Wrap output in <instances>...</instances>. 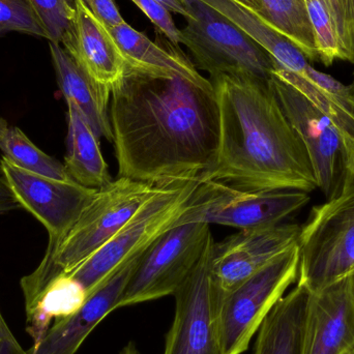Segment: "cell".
<instances>
[{"label": "cell", "mask_w": 354, "mask_h": 354, "mask_svg": "<svg viewBox=\"0 0 354 354\" xmlns=\"http://www.w3.org/2000/svg\"><path fill=\"white\" fill-rule=\"evenodd\" d=\"M270 85L293 130L307 149L317 189L326 200L340 194L354 147L338 127L303 93L272 74Z\"/></svg>", "instance_id": "10"}, {"label": "cell", "mask_w": 354, "mask_h": 354, "mask_svg": "<svg viewBox=\"0 0 354 354\" xmlns=\"http://www.w3.org/2000/svg\"><path fill=\"white\" fill-rule=\"evenodd\" d=\"M310 195L297 189L248 191L218 181L200 183L189 209L178 225L205 223L233 228H266L282 224L309 203Z\"/></svg>", "instance_id": "9"}, {"label": "cell", "mask_w": 354, "mask_h": 354, "mask_svg": "<svg viewBox=\"0 0 354 354\" xmlns=\"http://www.w3.org/2000/svg\"><path fill=\"white\" fill-rule=\"evenodd\" d=\"M305 76L312 82L315 83L322 91L340 102L341 105L354 115V93L351 91L349 85L343 84L330 75L316 70L311 64L307 66Z\"/></svg>", "instance_id": "30"}, {"label": "cell", "mask_w": 354, "mask_h": 354, "mask_svg": "<svg viewBox=\"0 0 354 354\" xmlns=\"http://www.w3.org/2000/svg\"><path fill=\"white\" fill-rule=\"evenodd\" d=\"M141 12L159 28L162 33L174 45L179 44L185 45V37L183 32L177 28L171 12L168 10L161 2L158 0H132Z\"/></svg>", "instance_id": "29"}, {"label": "cell", "mask_w": 354, "mask_h": 354, "mask_svg": "<svg viewBox=\"0 0 354 354\" xmlns=\"http://www.w3.org/2000/svg\"><path fill=\"white\" fill-rule=\"evenodd\" d=\"M10 328H8V324H6V320L2 317L1 312H0V341L2 339L6 338V336L10 334Z\"/></svg>", "instance_id": "37"}, {"label": "cell", "mask_w": 354, "mask_h": 354, "mask_svg": "<svg viewBox=\"0 0 354 354\" xmlns=\"http://www.w3.org/2000/svg\"><path fill=\"white\" fill-rule=\"evenodd\" d=\"M93 16L107 28L126 22L113 0H82Z\"/></svg>", "instance_id": "31"}, {"label": "cell", "mask_w": 354, "mask_h": 354, "mask_svg": "<svg viewBox=\"0 0 354 354\" xmlns=\"http://www.w3.org/2000/svg\"><path fill=\"white\" fill-rule=\"evenodd\" d=\"M161 2L168 10L180 15L187 18L189 16V6L187 0H158Z\"/></svg>", "instance_id": "34"}, {"label": "cell", "mask_w": 354, "mask_h": 354, "mask_svg": "<svg viewBox=\"0 0 354 354\" xmlns=\"http://www.w3.org/2000/svg\"><path fill=\"white\" fill-rule=\"evenodd\" d=\"M10 32L26 33L49 41L29 0H0V37Z\"/></svg>", "instance_id": "26"}, {"label": "cell", "mask_w": 354, "mask_h": 354, "mask_svg": "<svg viewBox=\"0 0 354 354\" xmlns=\"http://www.w3.org/2000/svg\"><path fill=\"white\" fill-rule=\"evenodd\" d=\"M164 185L118 177L99 189L78 220L43 260L23 277L25 307L30 306L57 277L68 274L107 243Z\"/></svg>", "instance_id": "3"}, {"label": "cell", "mask_w": 354, "mask_h": 354, "mask_svg": "<svg viewBox=\"0 0 354 354\" xmlns=\"http://www.w3.org/2000/svg\"><path fill=\"white\" fill-rule=\"evenodd\" d=\"M301 226L282 224L245 229L214 243L212 279L218 297L236 288L270 261L297 245Z\"/></svg>", "instance_id": "13"}, {"label": "cell", "mask_w": 354, "mask_h": 354, "mask_svg": "<svg viewBox=\"0 0 354 354\" xmlns=\"http://www.w3.org/2000/svg\"><path fill=\"white\" fill-rule=\"evenodd\" d=\"M75 10L74 23L60 45L95 82L112 89L126 72L120 50L82 0H76Z\"/></svg>", "instance_id": "16"}, {"label": "cell", "mask_w": 354, "mask_h": 354, "mask_svg": "<svg viewBox=\"0 0 354 354\" xmlns=\"http://www.w3.org/2000/svg\"><path fill=\"white\" fill-rule=\"evenodd\" d=\"M112 143L118 177L155 185L199 180L218 141L214 87L126 70L112 87Z\"/></svg>", "instance_id": "1"}, {"label": "cell", "mask_w": 354, "mask_h": 354, "mask_svg": "<svg viewBox=\"0 0 354 354\" xmlns=\"http://www.w3.org/2000/svg\"><path fill=\"white\" fill-rule=\"evenodd\" d=\"M354 348V272L310 291L301 354H345Z\"/></svg>", "instance_id": "14"}, {"label": "cell", "mask_w": 354, "mask_h": 354, "mask_svg": "<svg viewBox=\"0 0 354 354\" xmlns=\"http://www.w3.org/2000/svg\"><path fill=\"white\" fill-rule=\"evenodd\" d=\"M0 354H29L19 344L14 335L10 333L6 338L0 341Z\"/></svg>", "instance_id": "33"}, {"label": "cell", "mask_w": 354, "mask_h": 354, "mask_svg": "<svg viewBox=\"0 0 354 354\" xmlns=\"http://www.w3.org/2000/svg\"><path fill=\"white\" fill-rule=\"evenodd\" d=\"M201 1L226 17L235 26L249 35L270 56L274 66L305 76L307 66L310 64L307 57L257 12L250 10L237 0Z\"/></svg>", "instance_id": "20"}, {"label": "cell", "mask_w": 354, "mask_h": 354, "mask_svg": "<svg viewBox=\"0 0 354 354\" xmlns=\"http://www.w3.org/2000/svg\"><path fill=\"white\" fill-rule=\"evenodd\" d=\"M309 295L297 283L276 304L258 330L253 354H301Z\"/></svg>", "instance_id": "19"}, {"label": "cell", "mask_w": 354, "mask_h": 354, "mask_svg": "<svg viewBox=\"0 0 354 354\" xmlns=\"http://www.w3.org/2000/svg\"><path fill=\"white\" fill-rule=\"evenodd\" d=\"M18 208H21L20 204L18 203L12 192L8 189V185L0 172V214L12 212Z\"/></svg>", "instance_id": "32"}, {"label": "cell", "mask_w": 354, "mask_h": 354, "mask_svg": "<svg viewBox=\"0 0 354 354\" xmlns=\"http://www.w3.org/2000/svg\"><path fill=\"white\" fill-rule=\"evenodd\" d=\"M0 151L8 161L26 171L62 180H73L64 164L35 147L18 127H8L0 136Z\"/></svg>", "instance_id": "24"}, {"label": "cell", "mask_w": 354, "mask_h": 354, "mask_svg": "<svg viewBox=\"0 0 354 354\" xmlns=\"http://www.w3.org/2000/svg\"><path fill=\"white\" fill-rule=\"evenodd\" d=\"M0 172L21 207L45 227L49 235L47 248L57 245L97 191L74 180L26 171L4 157L0 161Z\"/></svg>", "instance_id": "11"}, {"label": "cell", "mask_w": 354, "mask_h": 354, "mask_svg": "<svg viewBox=\"0 0 354 354\" xmlns=\"http://www.w3.org/2000/svg\"><path fill=\"white\" fill-rule=\"evenodd\" d=\"M187 6L181 32L198 68L212 79L228 75L270 80L274 62L249 35L201 0H187Z\"/></svg>", "instance_id": "7"}, {"label": "cell", "mask_w": 354, "mask_h": 354, "mask_svg": "<svg viewBox=\"0 0 354 354\" xmlns=\"http://www.w3.org/2000/svg\"><path fill=\"white\" fill-rule=\"evenodd\" d=\"M210 241L201 259L174 293L176 309L163 354H221L216 332L220 297L212 279Z\"/></svg>", "instance_id": "12"}, {"label": "cell", "mask_w": 354, "mask_h": 354, "mask_svg": "<svg viewBox=\"0 0 354 354\" xmlns=\"http://www.w3.org/2000/svg\"><path fill=\"white\" fill-rule=\"evenodd\" d=\"M68 1L70 2V3L72 4V6L75 8V3H76V0H68Z\"/></svg>", "instance_id": "40"}, {"label": "cell", "mask_w": 354, "mask_h": 354, "mask_svg": "<svg viewBox=\"0 0 354 354\" xmlns=\"http://www.w3.org/2000/svg\"><path fill=\"white\" fill-rule=\"evenodd\" d=\"M218 108V141L212 165L200 183L218 181L248 191L317 189L299 137L264 81L250 77L212 79Z\"/></svg>", "instance_id": "2"}, {"label": "cell", "mask_w": 354, "mask_h": 354, "mask_svg": "<svg viewBox=\"0 0 354 354\" xmlns=\"http://www.w3.org/2000/svg\"><path fill=\"white\" fill-rule=\"evenodd\" d=\"M212 239L205 223L178 225L164 233L139 258L118 309L174 295Z\"/></svg>", "instance_id": "8"}, {"label": "cell", "mask_w": 354, "mask_h": 354, "mask_svg": "<svg viewBox=\"0 0 354 354\" xmlns=\"http://www.w3.org/2000/svg\"><path fill=\"white\" fill-rule=\"evenodd\" d=\"M260 16L282 33L307 59L318 60L315 39L304 0H260ZM259 15V14H258Z\"/></svg>", "instance_id": "23"}, {"label": "cell", "mask_w": 354, "mask_h": 354, "mask_svg": "<svg viewBox=\"0 0 354 354\" xmlns=\"http://www.w3.org/2000/svg\"><path fill=\"white\" fill-rule=\"evenodd\" d=\"M299 250L295 245L236 288L220 297L216 332L221 354H243L262 322L299 278Z\"/></svg>", "instance_id": "6"}, {"label": "cell", "mask_w": 354, "mask_h": 354, "mask_svg": "<svg viewBox=\"0 0 354 354\" xmlns=\"http://www.w3.org/2000/svg\"><path fill=\"white\" fill-rule=\"evenodd\" d=\"M142 253L122 264L88 299L79 311L52 324L41 342L29 354H76L93 330L112 312L138 263Z\"/></svg>", "instance_id": "15"}, {"label": "cell", "mask_w": 354, "mask_h": 354, "mask_svg": "<svg viewBox=\"0 0 354 354\" xmlns=\"http://www.w3.org/2000/svg\"><path fill=\"white\" fill-rule=\"evenodd\" d=\"M88 299L84 287L70 274L54 279L26 310V332L39 344L51 324L76 313Z\"/></svg>", "instance_id": "22"}, {"label": "cell", "mask_w": 354, "mask_h": 354, "mask_svg": "<svg viewBox=\"0 0 354 354\" xmlns=\"http://www.w3.org/2000/svg\"><path fill=\"white\" fill-rule=\"evenodd\" d=\"M8 122L4 118H0V136L6 132V129L8 128Z\"/></svg>", "instance_id": "38"}, {"label": "cell", "mask_w": 354, "mask_h": 354, "mask_svg": "<svg viewBox=\"0 0 354 354\" xmlns=\"http://www.w3.org/2000/svg\"><path fill=\"white\" fill-rule=\"evenodd\" d=\"M315 39L318 60L326 66L342 59L336 23L326 0H304Z\"/></svg>", "instance_id": "25"}, {"label": "cell", "mask_w": 354, "mask_h": 354, "mask_svg": "<svg viewBox=\"0 0 354 354\" xmlns=\"http://www.w3.org/2000/svg\"><path fill=\"white\" fill-rule=\"evenodd\" d=\"M64 167L73 180L91 189H102L113 180L102 153L100 139L72 105H68Z\"/></svg>", "instance_id": "21"}, {"label": "cell", "mask_w": 354, "mask_h": 354, "mask_svg": "<svg viewBox=\"0 0 354 354\" xmlns=\"http://www.w3.org/2000/svg\"><path fill=\"white\" fill-rule=\"evenodd\" d=\"M345 354H354V348L351 349V351H349L348 353H346Z\"/></svg>", "instance_id": "41"}, {"label": "cell", "mask_w": 354, "mask_h": 354, "mask_svg": "<svg viewBox=\"0 0 354 354\" xmlns=\"http://www.w3.org/2000/svg\"><path fill=\"white\" fill-rule=\"evenodd\" d=\"M349 87H351V91L354 93V73H353V82H351V84L349 85Z\"/></svg>", "instance_id": "39"}, {"label": "cell", "mask_w": 354, "mask_h": 354, "mask_svg": "<svg viewBox=\"0 0 354 354\" xmlns=\"http://www.w3.org/2000/svg\"><path fill=\"white\" fill-rule=\"evenodd\" d=\"M35 14L47 31L49 41L62 43L70 30L76 10L68 0H29Z\"/></svg>", "instance_id": "27"}, {"label": "cell", "mask_w": 354, "mask_h": 354, "mask_svg": "<svg viewBox=\"0 0 354 354\" xmlns=\"http://www.w3.org/2000/svg\"><path fill=\"white\" fill-rule=\"evenodd\" d=\"M108 30L120 50L126 70L157 78H180L202 88H214L212 81L202 76L179 50L155 43L127 22Z\"/></svg>", "instance_id": "17"}, {"label": "cell", "mask_w": 354, "mask_h": 354, "mask_svg": "<svg viewBox=\"0 0 354 354\" xmlns=\"http://www.w3.org/2000/svg\"><path fill=\"white\" fill-rule=\"evenodd\" d=\"M49 49L56 80L66 105L74 106L80 112L97 138L103 137L112 142L111 89L95 82L60 44L49 41Z\"/></svg>", "instance_id": "18"}, {"label": "cell", "mask_w": 354, "mask_h": 354, "mask_svg": "<svg viewBox=\"0 0 354 354\" xmlns=\"http://www.w3.org/2000/svg\"><path fill=\"white\" fill-rule=\"evenodd\" d=\"M118 354H143L141 353L140 349L138 348V346H137L136 343L133 342V341H131V342H129L128 344L124 345V347H122V351H120V353Z\"/></svg>", "instance_id": "36"}, {"label": "cell", "mask_w": 354, "mask_h": 354, "mask_svg": "<svg viewBox=\"0 0 354 354\" xmlns=\"http://www.w3.org/2000/svg\"><path fill=\"white\" fill-rule=\"evenodd\" d=\"M297 245V283L311 292L354 272V156L340 194L313 207Z\"/></svg>", "instance_id": "4"}, {"label": "cell", "mask_w": 354, "mask_h": 354, "mask_svg": "<svg viewBox=\"0 0 354 354\" xmlns=\"http://www.w3.org/2000/svg\"><path fill=\"white\" fill-rule=\"evenodd\" d=\"M199 183L193 180L164 185L107 243L68 274L84 287L87 295H91L122 264L178 226Z\"/></svg>", "instance_id": "5"}, {"label": "cell", "mask_w": 354, "mask_h": 354, "mask_svg": "<svg viewBox=\"0 0 354 354\" xmlns=\"http://www.w3.org/2000/svg\"><path fill=\"white\" fill-rule=\"evenodd\" d=\"M330 10L340 39L342 60L354 64V0H338Z\"/></svg>", "instance_id": "28"}, {"label": "cell", "mask_w": 354, "mask_h": 354, "mask_svg": "<svg viewBox=\"0 0 354 354\" xmlns=\"http://www.w3.org/2000/svg\"><path fill=\"white\" fill-rule=\"evenodd\" d=\"M241 2L243 6H247L250 10L253 12H257V14H261V1L260 0H237Z\"/></svg>", "instance_id": "35"}]
</instances>
